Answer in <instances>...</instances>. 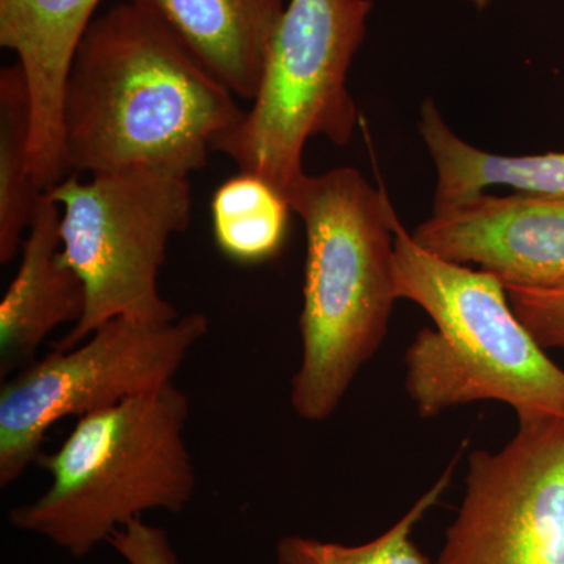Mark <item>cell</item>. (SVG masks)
<instances>
[{
    "mask_svg": "<svg viewBox=\"0 0 564 564\" xmlns=\"http://www.w3.org/2000/svg\"><path fill=\"white\" fill-rule=\"evenodd\" d=\"M243 115L158 21L120 3L91 21L70 62L62 104L66 169L188 177Z\"/></svg>",
    "mask_w": 564,
    "mask_h": 564,
    "instance_id": "6da1fadb",
    "label": "cell"
},
{
    "mask_svg": "<svg viewBox=\"0 0 564 564\" xmlns=\"http://www.w3.org/2000/svg\"><path fill=\"white\" fill-rule=\"evenodd\" d=\"M306 229L302 362L292 378L299 417H332L364 366L380 350L393 304L397 214L383 188L340 166L285 193Z\"/></svg>",
    "mask_w": 564,
    "mask_h": 564,
    "instance_id": "7a4b0ae2",
    "label": "cell"
},
{
    "mask_svg": "<svg viewBox=\"0 0 564 564\" xmlns=\"http://www.w3.org/2000/svg\"><path fill=\"white\" fill-rule=\"evenodd\" d=\"M399 300L421 306L423 328L404 355V388L423 419L500 402L518 419H563L564 370L519 321L502 281L425 250L395 220Z\"/></svg>",
    "mask_w": 564,
    "mask_h": 564,
    "instance_id": "3957f363",
    "label": "cell"
},
{
    "mask_svg": "<svg viewBox=\"0 0 564 564\" xmlns=\"http://www.w3.org/2000/svg\"><path fill=\"white\" fill-rule=\"evenodd\" d=\"M188 414V397L170 383L77 419L36 463L50 488L13 508L10 524L84 558L148 511L181 513L196 491Z\"/></svg>",
    "mask_w": 564,
    "mask_h": 564,
    "instance_id": "277c9868",
    "label": "cell"
},
{
    "mask_svg": "<svg viewBox=\"0 0 564 564\" xmlns=\"http://www.w3.org/2000/svg\"><path fill=\"white\" fill-rule=\"evenodd\" d=\"M46 192L62 209L63 261L87 296L80 321L54 350L77 347L113 318L162 325L181 317L163 299L159 278L170 240L191 225L187 176L132 169L87 182L66 176Z\"/></svg>",
    "mask_w": 564,
    "mask_h": 564,
    "instance_id": "5b68a950",
    "label": "cell"
},
{
    "mask_svg": "<svg viewBox=\"0 0 564 564\" xmlns=\"http://www.w3.org/2000/svg\"><path fill=\"white\" fill-rule=\"evenodd\" d=\"M372 10L373 0H289L251 109L214 140L212 151L285 196L306 174L307 141L325 137L337 147L350 143L358 109L348 70Z\"/></svg>",
    "mask_w": 564,
    "mask_h": 564,
    "instance_id": "8992f818",
    "label": "cell"
},
{
    "mask_svg": "<svg viewBox=\"0 0 564 564\" xmlns=\"http://www.w3.org/2000/svg\"><path fill=\"white\" fill-rule=\"evenodd\" d=\"M207 332L209 318L202 313L162 325L113 318L77 347L52 350L6 378L0 388V488L39 463L55 423L174 383Z\"/></svg>",
    "mask_w": 564,
    "mask_h": 564,
    "instance_id": "52a82bcc",
    "label": "cell"
},
{
    "mask_svg": "<svg viewBox=\"0 0 564 564\" xmlns=\"http://www.w3.org/2000/svg\"><path fill=\"white\" fill-rule=\"evenodd\" d=\"M518 421L499 452L470 454L436 564H564V421Z\"/></svg>",
    "mask_w": 564,
    "mask_h": 564,
    "instance_id": "ba28073f",
    "label": "cell"
},
{
    "mask_svg": "<svg viewBox=\"0 0 564 564\" xmlns=\"http://www.w3.org/2000/svg\"><path fill=\"white\" fill-rule=\"evenodd\" d=\"M413 239L447 261L480 267L505 288L564 291V198L481 193L432 214Z\"/></svg>",
    "mask_w": 564,
    "mask_h": 564,
    "instance_id": "9c48e42d",
    "label": "cell"
},
{
    "mask_svg": "<svg viewBox=\"0 0 564 564\" xmlns=\"http://www.w3.org/2000/svg\"><path fill=\"white\" fill-rule=\"evenodd\" d=\"M101 0H0V46L13 51L32 101L31 170L41 191L68 176L63 88L79 41Z\"/></svg>",
    "mask_w": 564,
    "mask_h": 564,
    "instance_id": "30bf717a",
    "label": "cell"
},
{
    "mask_svg": "<svg viewBox=\"0 0 564 564\" xmlns=\"http://www.w3.org/2000/svg\"><path fill=\"white\" fill-rule=\"evenodd\" d=\"M62 209L50 193H41L21 263L0 302V377L2 380L36 361L41 345L58 326L80 321L85 288L63 261Z\"/></svg>",
    "mask_w": 564,
    "mask_h": 564,
    "instance_id": "8fae6325",
    "label": "cell"
},
{
    "mask_svg": "<svg viewBox=\"0 0 564 564\" xmlns=\"http://www.w3.org/2000/svg\"><path fill=\"white\" fill-rule=\"evenodd\" d=\"M236 98L254 101L285 0H128Z\"/></svg>",
    "mask_w": 564,
    "mask_h": 564,
    "instance_id": "7c38bea8",
    "label": "cell"
},
{
    "mask_svg": "<svg viewBox=\"0 0 564 564\" xmlns=\"http://www.w3.org/2000/svg\"><path fill=\"white\" fill-rule=\"evenodd\" d=\"M419 131L437 172L433 214L469 202L494 185L564 198V152L489 154L459 139L432 99L422 104Z\"/></svg>",
    "mask_w": 564,
    "mask_h": 564,
    "instance_id": "4fadbf2b",
    "label": "cell"
},
{
    "mask_svg": "<svg viewBox=\"0 0 564 564\" xmlns=\"http://www.w3.org/2000/svg\"><path fill=\"white\" fill-rule=\"evenodd\" d=\"M32 101L20 63L0 70V263L17 258L39 203L31 170Z\"/></svg>",
    "mask_w": 564,
    "mask_h": 564,
    "instance_id": "5bb4252c",
    "label": "cell"
},
{
    "mask_svg": "<svg viewBox=\"0 0 564 564\" xmlns=\"http://www.w3.org/2000/svg\"><path fill=\"white\" fill-rule=\"evenodd\" d=\"M218 250L237 263L272 261L288 239L291 204L270 182L240 172L223 182L210 204Z\"/></svg>",
    "mask_w": 564,
    "mask_h": 564,
    "instance_id": "9a60e30c",
    "label": "cell"
},
{
    "mask_svg": "<svg viewBox=\"0 0 564 564\" xmlns=\"http://www.w3.org/2000/svg\"><path fill=\"white\" fill-rule=\"evenodd\" d=\"M459 458L462 454L391 529L369 543L345 545L292 534L281 538L276 545L278 564H430L414 544V529L451 488Z\"/></svg>",
    "mask_w": 564,
    "mask_h": 564,
    "instance_id": "2e32d148",
    "label": "cell"
},
{
    "mask_svg": "<svg viewBox=\"0 0 564 564\" xmlns=\"http://www.w3.org/2000/svg\"><path fill=\"white\" fill-rule=\"evenodd\" d=\"M508 300L519 321L544 348H564V291L510 285Z\"/></svg>",
    "mask_w": 564,
    "mask_h": 564,
    "instance_id": "e0dca14e",
    "label": "cell"
},
{
    "mask_svg": "<svg viewBox=\"0 0 564 564\" xmlns=\"http://www.w3.org/2000/svg\"><path fill=\"white\" fill-rule=\"evenodd\" d=\"M109 544L126 564H180L169 533L143 519L118 530Z\"/></svg>",
    "mask_w": 564,
    "mask_h": 564,
    "instance_id": "ac0fdd59",
    "label": "cell"
},
{
    "mask_svg": "<svg viewBox=\"0 0 564 564\" xmlns=\"http://www.w3.org/2000/svg\"><path fill=\"white\" fill-rule=\"evenodd\" d=\"M470 3L475 7L477 10H486L489 6L494 2V0H469Z\"/></svg>",
    "mask_w": 564,
    "mask_h": 564,
    "instance_id": "d6986e66",
    "label": "cell"
}]
</instances>
